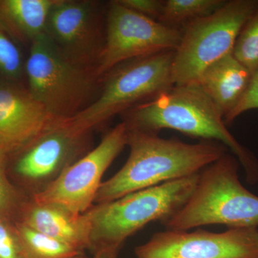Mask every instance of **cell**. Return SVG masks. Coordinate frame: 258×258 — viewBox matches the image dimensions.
<instances>
[{
    "mask_svg": "<svg viewBox=\"0 0 258 258\" xmlns=\"http://www.w3.org/2000/svg\"><path fill=\"white\" fill-rule=\"evenodd\" d=\"M252 79L247 69L230 54L210 64L194 84L203 90L225 118L240 103Z\"/></svg>",
    "mask_w": 258,
    "mask_h": 258,
    "instance_id": "cell-15",
    "label": "cell"
},
{
    "mask_svg": "<svg viewBox=\"0 0 258 258\" xmlns=\"http://www.w3.org/2000/svg\"><path fill=\"white\" fill-rule=\"evenodd\" d=\"M225 0H167L164 1L158 22L182 30L188 24L216 12Z\"/></svg>",
    "mask_w": 258,
    "mask_h": 258,
    "instance_id": "cell-18",
    "label": "cell"
},
{
    "mask_svg": "<svg viewBox=\"0 0 258 258\" xmlns=\"http://www.w3.org/2000/svg\"><path fill=\"white\" fill-rule=\"evenodd\" d=\"M134 253L137 258H258V228L222 232L166 230L154 233Z\"/></svg>",
    "mask_w": 258,
    "mask_h": 258,
    "instance_id": "cell-12",
    "label": "cell"
},
{
    "mask_svg": "<svg viewBox=\"0 0 258 258\" xmlns=\"http://www.w3.org/2000/svg\"><path fill=\"white\" fill-rule=\"evenodd\" d=\"M121 115L129 130L159 134L171 129L221 143L238 159L247 182H258L257 158L230 133L222 112L197 84L174 85Z\"/></svg>",
    "mask_w": 258,
    "mask_h": 258,
    "instance_id": "cell-2",
    "label": "cell"
},
{
    "mask_svg": "<svg viewBox=\"0 0 258 258\" xmlns=\"http://www.w3.org/2000/svg\"><path fill=\"white\" fill-rule=\"evenodd\" d=\"M182 30L128 9L118 0L107 7L106 42L96 67L98 77L127 61L175 51Z\"/></svg>",
    "mask_w": 258,
    "mask_h": 258,
    "instance_id": "cell-9",
    "label": "cell"
},
{
    "mask_svg": "<svg viewBox=\"0 0 258 258\" xmlns=\"http://www.w3.org/2000/svg\"><path fill=\"white\" fill-rule=\"evenodd\" d=\"M77 258H88V257H86V256L85 255V254H83V255L80 256V257H77Z\"/></svg>",
    "mask_w": 258,
    "mask_h": 258,
    "instance_id": "cell-26",
    "label": "cell"
},
{
    "mask_svg": "<svg viewBox=\"0 0 258 258\" xmlns=\"http://www.w3.org/2000/svg\"><path fill=\"white\" fill-rule=\"evenodd\" d=\"M8 163L9 154L0 149V219L15 224L30 198L12 181Z\"/></svg>",
    "mask_w": 258,
    "mask_h": 258,
    "instance_id": "cell-19",
    "label": "cell"
},
{
    "mask_svg": "<svg viewBox=\"0 0 258 258\" xmlns=\"http://www.w3.org/2000/svg\"><path fill=\"white\" fill-rule=\"evenodd\" d=\"M0 258H25L15 224L0 219Z\"/></svg>",
    "mask_w": 258,
    "mask_h": 258,
    "instance_id": "cell-22",
    "label": "cell"
},
{
    "mask_svg": "<svg viewBox=\"0 0 258 258\" xmlns=\"http://www.w3.org/2000/svg\"><path fill=\"white\" fill-rule=\"evenodd\" d=\"M128 132L123 122L115 125L96 147L31 199L37 203L55 204L77 215L87 212L94 205L103 174L126 147Z\"/></svg>",
    "mask_w": 258,
    "mask_h": 258,
    "instance_id": "cell-11",
    "label": "cell"
},
{
    "mask_svg": "<svg viewBox=\"0 0 258 258\" xmlns=\"http://www.w3.org/2000/svg\"><path fill=\"white\" fill-rule=\"evenodd\" d=\"M92 131L57 120L18 150L13 172L30 198L47 189L93 149Z\"/></svg>",
    "mask_w": 258,
    "mask_h": 258,
    "instance_id": "cell-8",
    "label": "cell"
},
{
    "mask_svg": "<svg viewBox=\"0 0 258 258\" xmlns=\"http://www.w3.org/2000/svg\"><path fill=\"white\" fill-rule=\"evenodd\" d=\"M118 2L128 9L154 20H159L164 5V1L160 0H118Z\"/></svg>",
    "mask_w": 258,
    "mask_h": 258,
    "instance_id": "cell-24",
    "label": "cell"
},
{
    "mask_svg": "<svg viewBox=\"0 0 258 258\" xmlns=\"http://www.w3.org/2000/svg\"><path fill=\"white\" fill-rule=\"evenodd\" d=\"M253 109H258V71L252 76L248 89L240 103L224 118L225 124H230L244 112Z\"/></svg>",
    "mask_w": 258,
    "mask_h": 258,
    "instance_id": "cell-23",
    "label": "cell"
},
{
    "mask_svg": "<svg viewBox=\"0 0 258 258\" xmlns=\"http://www.w3.org/2000/svg\"><path fill=\"white\" fill-rule=\"evenodd\" d=\"M118 251L113 249H103L94 253L93 258H118Z\"/></svg>",
    "mask_w": 258,
    "mask_h": 258,
    "instance_id": "cell-25",
    "label": "cell"
},
{
    "mask_svg": "<svg viewBox=\"0 0 258 258\" xmlns=\"http://www.w3.org/2000/svg\"><path fill=\"white\" fill-rule=\"evenodd\" d=\"M174 55V51H169L116 66L101 78V90L92 103L70 120L93 131L172 87Z\"/></svg>",
    "mask_w": 258,
    "mask_h": 258,
    "instance_id": "cell-6",
    "label": "cell"
},
{
    "mask_svg": "<svg viewBox=\"0 0 258 258\" xmlns=\"http://www.w3.org/2000/svg\"><path fill=\"white\" fill-rule=\"evenodd\" d=\"M25 64L16 40L0 25V81L18 82L25 75Z\"/></svg>",
    "mask_w": 258,
    "mask_h": 258,
    "instance_id": "cell-21",
    "label": "cell"
},
{
    "mask_svg": "<svg viewBox=\"0 0 258 258\" xmlns=\"http://www.w3.org/2000/svg\"><path fill=\"white\" fill-rule=\"evenodd\" d=\"M128 130V159L114 175L102 182L94 205L196 175L228 149L213 141L187 144L178 139L161 138L158 134Z\"/></svg>",
    "mask_w": 258,
    "mask_h": 258,
    "instance_id": "cell-1",
    "label": "cell"
},
{
    "mask_svg": "<svg viewBox=\"0 0 258 258\" xmlns=\"http://www.w3.org/2000/svg\"><path fill=\"white\" fill-rule=\"evenodd\" d=\"M20 222L81 252L91 249V227L86 213L77 215L63 207L30 198Z\"/></svg>",
    "mask_w": 258,
    "mask_h": 258,
    "instance_id": "cell-14",
    "label": "cell"
},
{
    "mask_svg": "<svg viewBox=\"0 0 258 258\" xmlns=\"http://www.w3.org/2000/svg\"><path fill=\"white\" fill-rule=\"evenodd\" d=\"M25 76L32 96L60 120L72 118L89 106L101 86L96 69L69 60L45 35L30 45Z\"/></svg>",
    "mask_w": 258,
    "mask_h": 258,
    "instance_id": "cell-5",
    "label": "cell"
},
{
    "mask_svg": "<svg viewBox=\"0 0 258 258\" xmlns=\"http://www.w3.org/2000/svg\"><path fill=\"white\" fill-rule=\"evenodd\" d=\"M56 0H0V25L16 41L31 45L45 35Z\"/></svg>",
    "mask_w": 258,
    "mask_h": 258,
    "instance_id": "cell-16",
    "label": "cell"
},
{
    "mask_svg": "<svg viewBox=\"0 0 258 258\" xmlns=\"http://www.w3.org/2000/svg\"><path fill=\"white\" fill-rule=\"evenodd\" d=\"M257 8V0H231L186 25L173 58L174 85L194 84L210 64L232 54L241 30Z\"/></svg>",
    "mask_w": 258,
    "mask_h": 258,
    "instance_id": "cell-7",
    "label": "cell"
},
{
    "mask_svg": "<svg viewBox=\"0 0 258 258\" xmlns=\"http://www.w3.org/2000/svg\"><path fill=\"white\" fill-rule=\"evenodd\" d=\"M238 159L226 153L199 174L196 186L166 230L188 231L210 225L258 227V197L239 179Z\"/></svg>",
    "mask_w": 258,
    "mask_h": 258,
    "instance_id": "cell-4",
    "label": "cell"
},
{
    "mask_svg": "<svg viewBox=\"0 0 258 258\" xmlns=\"http://www.w3.org/2000/svg\"><path fill=\"white\" fill-rule=\"evenodd\" d=\"M107 8L93 0H56L45 35L66 58L96 69L106 33Z\"/></svg>",
    "mask_w": 258,
    "mask_h": 258,
    "instance_id": "cell-10",
    "label": "cell"
},
{
    "mask_svg": "<svg viewBox=\"0 0 258 258\" xmlns=\"http://www.w3.org/2000/svg\"><path fill=\"white\" fill-rule=\"evenodd\" d=\"M57 120L28 88L0 81V149L18 152Z\"/></svg>",
    "mask_w": 258,
    "mask_h": 258,
    "instance_id": "cell-13",
    "label": "cell"
},
{
    "mask_svg": "<svg viewBox=\"0 0 258 258\" xmlns=\"http://www.w3.org/2000/svg\"><path fill=\"white\" fill-rule=\"evenodd\" d=\"M199 174L93 205L85 212L91 227L90 251L119 252L125 240L148 224L160 221L164 225L186 203Z\"/></svg>",
    "mask_w": 258,
    "mask_h": 258,
    "instance_id": "cell-3",
    "label": "cell"
},
{
    "mask_svg": "<svg viewBox=\"0 0 258 258\" xmlns=\"http://www.w3.org/2000/svg\"><path fill=\"white\" fill-rule=\"evenodd\" d=\"M232 55L252 76L258 71V8L237 37Z\"/></svg>",
    "mask_w": 258,
    "mask_h": 258,
    "instance_id": "cell-20",
    "label": "cell"
},
{
    "mask_svg": "<svg viewBox=\"0 0 258 258\" xmlns=\"http://www.w3.org/2000/svg\"><path fill=\"white\" fill-rule=\"evenodd\" d=\"M15 227L25 258H77L85 254V252L34 230L23 222H16Z\"/></svg>",
    "mask_w": 258,
    "mask_h": 258,
    "instance_id": "cell-17",
    "label": "cell"
}]
</instances>
